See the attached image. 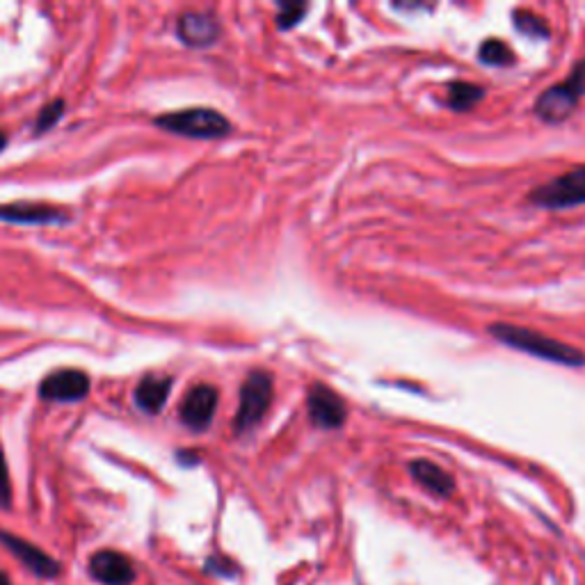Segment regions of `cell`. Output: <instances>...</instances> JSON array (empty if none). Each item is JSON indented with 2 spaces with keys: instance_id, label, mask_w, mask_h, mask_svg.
Wrapping results in <instances>:
<instances>
[{
  "instance_id": "13",
  "label": "cell",
  "mask_w": 585,
  "mask_h": 585,
  "mask_svg": "<svg viewBox=\"0 0 585 585\" xmlns=\"http://www.w3.org/2000/svg\"><path fill=\"white\" fill-rule=\"evenodd\" d=\"M170 391H172V378L149 375V378L140 380L138 387H135V394H133L135 405L147 414H158L165 407L167 398H170Z\"/></svg>"
},
{
  "instance_id": "18",
  "label": "cell",
  "mask_w": 585,
  "mask_h": 585,
  "mask_svg": "<svg viewBox=\"0 0 585 585\" xmlns=\"http://www.w3.org/2000/svg\"><path fill=\"white\" fill-rule=\"evenodd\" d=\"M62 112H64V101L62 99L46 103V106L39 110V117L35 122V133H44V131H48V128H53L55 124L60 122Z\"/></svg>"
},
{
  "instance_id": "8",
  "label": "cell",
  "mask_w": 585,
  "mask_h": 585,
  "mask_svg": "<svg viewBox=\"0 0 585 585\" xmlns=\"http://www.w3.org/2000/svg\"><path fill=\"white\" fill-rule=\"evenodd\" d=\"M0 542H3L5 547L10 549V554L16 556V560L35 576H42V579H58L60 576L62 572L60 563H55L46 551L35 547V544H30L23 538H16V535L7 531H0Z\"/></svg>"
},
{
  "instance_id": "16",
  "label": "cell",
  "mask_w": 585,
  "mask_h": 585,
  "mask_svg": "<svg viewBox=\"0 0 585 585\" xmlns=\"http://www.w3.org/2000/svg\"><path fill=\"white\" fill-rule=\"evenodd\" d=\"M480 62L492 64V67H508V64L515 62V53L508 44H503L501 39H487V42L480 46Z\"/></svg>"
},
{
  "instance_id": "4",
  "label": "cell",
  "mask_w": 585,
  "mask_h": 585,
  "mask_svg": "<svg viewBox=\"0 0 585 585\" xmlns=\"http://www.w3.org/2000/svg\"><path fill=\"white\" fill-rule=\"evenodd\" d=\"M528 199L535 206L551 208V211L585 204V167H576V170L558 176V179L544 183V186H538L528 195Z\"/></svg>"
},
{
  "instance_id": "19",
  "label": "cell",
  "mask_w": 585,
  "mask_h": 585,
  "mask_svg": "<svg viewBox=\"0 0 585 585\" xmlns=\"http://www.w3.org/2000/svg\"><path fill=\"white\" fill-rule=\"evenodd\" d=\"M304 12H307V5H300V3H288L282 7V12L277 14V26L282 30H288L293 26H298L302 21Z\"/></svg>"
},
{
  "instance_id": "1",
  "label": "cell",
  "mask_w": 585,
  "mask_h": 585,
  "mask_svg": "<svg viewBox=\"0 0 585 585\" xmlns=\"http://www.w3.org/2000/svg\"><path fill=\"white\" fill-rule=\"evenodd\" d=\"M490 334L496 341L506 343V346L522 350L526 355L547 359V362L565 364V366H585V355L579 348L567 346L563 341L551 339L547 334H538L528 327H515L506 323L490 325Z\"/></svg>"
},
{
  "instance_id": "11",
  "label": "cell",
  "mask_w": 585,
  "mask_h": 585,
  "mask_svg": "<svg viewBox=\"0 0 585 585\" xmlns=\"http://www.w3.org/2000/svg\"><path fill=\"white\" fill-rule=\"evenodd\" d=\"M0 220L12 224H62L69 220L67 211L42 202H12L0 206Z\"/></svg>"
},
{
  "instance_id": "17",
  "label": "cell",
  "mask_w": 585,
  "mask_h": 585,
  "mask_svg": "<svg viewBox=\"0 0 585 585\" xmlns=\"http://www.w3.org/2000/svg\"><path fill=\"white\" fill-rule=\"evenodd\" d=\"M515 28L522 30L528 37H549V26L544 23L542 16L528 12V10H517L515 12Z\"/></svg>"
},
{
  "instance_id": "2",
  "label": "cell",
  "mask_w": 585,
  "mask_h": 585,
  "mask_svg": "<svg viewBox=\"0 0 585 585\" xmlns=\"http://www.w3.org/2000/svg\"><path fill=\"white\" fill-rule=\"evenodd\" d=\"M156 124L167 133L183 135V138L197 140H215L224 138L231 131V122L218 110L213 108H188L179 112H170L156 119Z\"/></svg>"
},
{
  "instance_id": "12",
  "label": "cell",
  "mask_w": 585,
  "mask_h": 585,
  "mask_svg": "<svg viewBox=\"0 0 585 585\" xmlns=\"http://www.w3.org/2000/svg\"><path fill=\"white\" fill-rule=\"evenodd\" d=\"M176 32H179L181 42L195 48H204L218 42L220 37V26L218 21L213 19L211 14L202 12H186L179 16V23H176Z\"/></svg>"
},
{
  "instance_id": "22",
  "label": "cell",
  "mask_w": 585,
  "mask_h": 585,
  "mask_svg": "<svg viewBox=\"0 0 585 585\" xmlns=\"http://www.w3.org/2000/svg\"><path fill=\"white\" fill-rule=\"evenodd\" d=\"M0 585H12L10 579H7V574H5V572H0Z\"/></svg>"
},
{
  "instance_id": "7",
  "label": "cell",
  "mask_w": 585,
  "mask_h": 585,
  "mask_svg": "<svg viewBox=\"0 0 585 585\" xmlns=\"http://www.w3.org/2000/svg\"><path fill=\"white\" fill-rule=\"evenodd\" d=\"M90 394V378L87 373L76 368H64V371L51 373L39 387V396L55 403H76Z\"/></svg>"
},
{
  "instance_id": "9",
  "label": "cell",
  "mask_w": 585,
  "mask_h": 585,
  "mask_svg": "<svg viewBox=\"0 0 585 585\" xmlns=\"http://www.w3.org/2000/svg\"><path fill=\"white\" fill-rule=\"evenodd\" d=\"M579 101L581 94L576 92V87L570 80H565V83L549 87V90L540 96L538 103H535V112H538V117H542L544 122L560 124L572 115L576 106H579Z\"/></svg>"
},
{
  "instance_id": "15",
  "label": "cell",
  "mask_w": 585,
  "mask_h": 585,
  "mask_svg": "<svg viewBox=\"0 0 585 585\" xmlns=\"http://www.w3.org/2000/svg\"><path fill=\"white\" fill-rule=\"evenodd\" d=\"M483 96H485V90L480 85L467 83V80H455V83L448 85L446 101L453 110L464 112L478 106V103L483 101Z\"/></svg>"
},
{
  "instance_id": "6",
  "label": "cell",
  "mask_w": 585,
  "mask_h": 585,
  "mask_svg": "<svg viewBox=\"0 0 585 585\" xmlns=\"http://www.w3.org/2000/svg\"><path fill=\"white\" fill-rule=\"evenodd\" d=\"M218 389L211 384H197L192 387L181 403V421L190 430L202 432L211 426L215 410H218Z\"/></svg>"
},
{
  "instance_id": "3",
  "label": "cell",
  "mask_w": 585,
  "mask_h": 585,
  "mask_svg": "<svg viewBox=\"0 0 585 585\" xmlns=\"http://www.w3.org/2000/svg\"><path fill=\"white\" fill-rule=\"evenodd\" d=\"M272 396H275V384L272 375L266 371H252L240 387V405L234 421L238 435L250 432L261 423L263 416L270 410Z\"/></svg>"
},
{
  "instance_id": "23",
  "label": "cell",
  "mask_w": 585,
  "mask_h": 585,
  "mask_svg": "<svg viewBox=\"0 0 585 585\" xmlns=\"http://www.w3.org/2000/svg\"><path fill=\"white\" fill-rule=\"evenodd\" d=\"M5 144H7V135H5V133H0V151L5 149Z\"/></svg>"
},
{
  "instance_id": "21",
  "label": "cell",
  "mask_w": 585,
  "mask_h": 585,
  "mask_svg": "<svg viewBox=\"0 0 585 585\" xmlns=\"http://www.w3.org/2000/svg\"><path fill=\"white\" fill-rule=\"evenodd\" d=\"M567 80H570V83L576 87V92H579L581 96L585 94V58L579 64H576L574 71H572L570 78H567Z\"/></svg>"
},
{
  "instance_id": "5",
  "label": "cell",
  "mask_w": 585,
  "mask_h": 585,
  "mask_svg": "<svg viewBox=\"0 0 585 585\" xmlns=\"http://www.w3.org/2000/svg\"><path fill=\"white\" fill-rule=\"evenodd\" d=\"M307 410H309L311 421H314V426L323 430L341 428L348 416L343 398L330 387H325V384H314V387L309 389Z\"/></svg>"
},
{
  "instance_id": "10",
  "label": "cell",
  "mask_w": 585,
  "mask_h": 585,
  "mask_svg": "<svg viewBox=\"0 0 585 585\" xmlns=\"http://www.w3.org/2000/svg\"><path fill=\"white\" fill-rule=\"evenodd\" d=\"M90 574L103 585H131L135 581L131 558L119 551H96L90 558Z\"/></svg>"
},
{
  "instance_id": "20",
  "label": "cell",
  "mask_w": 585,
  "mask_h": 585,
  "mask_svg": "<svg viewBox=\"0 0 585 585\" xmlns=\"http://www.w3.org/2000/svg\"><path fill=\"white\" fill-rule=\"evenodd\" d=\"M12 503V485H10V471H7V462L0 448V508H10Z\"/></svg>"
},
{
  "instance_id": "14",
  "label": "cell",
  "mask_w": 585,
  "mask_h": 585,
  "mask_svg": "<svg viewBox=\"0 0 585 585\" xmlns=\"http://www.w3.org/2000/svg\"><path fill=\"white\" fill-rule=\"evenodd\" d=\"M410 474L416 483L426 487L428 492L435 496H451L455 492V480L453 476L444 471L439 464L430 460H414L410 464Z\"/></svg>"
}]
</instances>
